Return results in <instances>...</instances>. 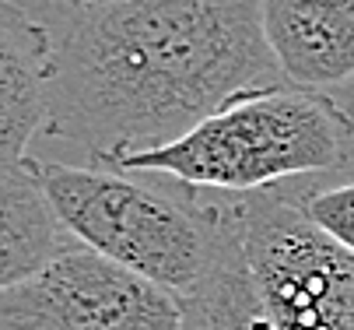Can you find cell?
<instances>
[{
  "label": "cell",
  "mask_w": 354,
  "mask_h": 330,
  "mask_svg": "<svg viewBox=\"0 0 354 330\" xmlns=\"http://www.w3.org/2000/svg\"><path fill=\"white\" fill-rule=\"evenodd\" d=\"M277 88L263 0H116L57 35L46 130L116 169Z\"/></svg>",
  "instance_id": "obj_1"
},
{
  "label": "cell",
  "mask_w": 354,
  "mask_h": 330,
  "mask_svg": "<svg viewBox=\"0 0 354 330\" xmlns=\"http://www.w3.org/2000/svg\"><path fill=\"white\" fill-rule=\"evenodd\" d=\"M354 116L333 95L277 88L221 109L165 148L123 158L116 172H158L186 190L242 197L347 165Z\"/></svg>",
  "instance_id": "obj_2"
},
{
  "label": "cell",
  "mask_w": 354,
  "mask_h": 330,
  "mask_svg": "<svg viewBox=\"0 0 354 330\" xmlns=\"http://www.w3.org/2000/svg\"><path fill=\"white\" fill-rule=\"evenodd\" d=\"M25 165L57 204L71 235L91 253L137 271L165 292L196 285L211 257V201L127 179L116 169H84L25 155Z\"/></svg>",
  "instance_id": "obj_3"
},
{
  "label": "cell",
  "mask_w": 354,
  "mask_h": 330,
  "mask_svg": "<svg viewBox=\"0 0 354 330\" xmlns=\"http://www.w3.org/2000/svg\"><path fill=\"white\" fill-rule=\"evenodd\" d=\"M252 267L281 330H354V253L340 250L277 190L242 194Z\"/></svg>",
  "instance_id": "obj_4"
},
{
  "label": "cell",
  "mask_w": 354,
  "mask_h": 330,
  "mask_svg": "<svg viewBox=\"0 0 354 330\" xmlns=\"http://www.w3.org/2000/svg\"><path fill=\"white\" fill-rule=\"evenodd\" d=\"M0 330H179V302L84 246L0 288Z\"/></svg>",
  "instance_id": "obj_5"
},
{
  "label": "cell",
  "mask_w": 354,
  "mask_h": 330,
  "mask_svg": "<svg viewBox=\"0 0 354 330\" xmlns=\"http://www.w3.org/2000/svg\"><path fill=\"white\" fill-rule=\"evenodd\" d=\"M176 302L179 330H281L245 246L239 197L225 194V201H211L207 267Z\"/></svg>",
  "instance_id": "obj_6"
},
{
  "label": "cell",
  "mask_w": 354,
  "mask_h": 330,
  "mask_svg": "<svg viewBox=\"0 0 354 330\" xmlns=\"http://www.w3.org/2000/svg\"><path fill=\"white\" fill-rule=\"evenodd\" d=\"M263 35L291 88L354 84V0H263Z\"/></svg>",
  "instance_id": "obj_7"
},
{
  "label": "cell",
  "mask_w": 354,
  "mask_h": 330,
  "mask_svg": "<svg viewBox=\"0 0 354 330\" xmlns=\"http://www.w3.org/2000/svg\"><path fill=\"white\" fill-rule=\"evenodd\" d=\"M57 81V32L18 0H0V169L28 155L49 123Z\"/></svg>",
  "instance_id": "obj_8"
},
{
  "label": "cell",
  "mask_w": 354,
  "mask_h": 330,
  "mask_svg": "<svg viewBox=\"0 0 354 330\" xmlns=\"http://www.w3.org/2000/svg\"><path fill=\"white\" fill-rule=\"evenodd\" d=\"M74 246L81 243L32 169L25 162L0 169V288L46 271Z\"/></svg>",
  "instance_id": "obj_9"
},
{
  "label": "cell",
  "mask_w": 354,
  "mask_h": 330,
  "mask_svg": "<svg viewBox=\"0 0 354 330\" xmlns=\"http://www.w3.org/2000/svg\"><path fill=\"white\" fill-rule=\"evenodd\" d=\"M295 204L326 239H333L340 250L354 253V183L301 194V197H295Z\"/></svg>",
  "instance_id": "obj_10"
},
{
  "label": "cell",
  "mask_w": 354,
  "mask_h": 330,
  "mask_svg": "<svg viewBox=\"0 0 354 330\" xmlns=\"http://www.w3.org/2000/svg\"><path fill=\"white\" fill-rule=\"evenodd\" d=\"M333 99H337V102H340V106H344V109H347V113L354 116V84H347L344 91H337Z\"/></svg>",
  "instance_id": "obj_11"
}]
</instances>
